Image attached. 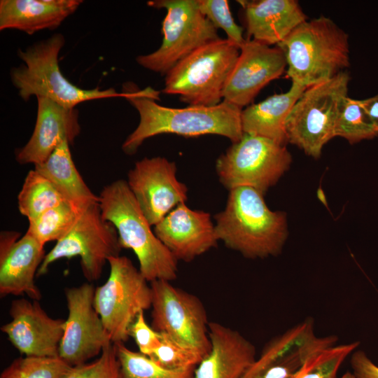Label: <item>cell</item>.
<instances>
[{"mask_svg": "<svg viewBox=\"0 0 378 378\" xmlns=\"http://www.w3.org/2000/svg\"><path fill=\"white\" fill-rule=\"evenodd\" d=\"M337 337H318L306 319L274 337L264 347L243 378H292L318 351L337 343Z\"/></svg>", "mask_w": 378, "mask_h": 378, "instance_id": "14", "label": "cell"}, {"mask_svg": "<svg viewBox=\"0 0 378 378\" xmlns=\"http://www.w3.org/2000/svg\"><path fill=\"white\" fill-rule=\"evenodd\" d=\"M11 320L1 327L11 344L25 356L59 357L65 320L50 317L38 300L12 301Z\"/></svg>", "mask_w": 378, "mask_h": 378, "instance_id": "17", "label": "cell"}, {"mask_svg": "<svg viewBox=\"0 0 378 378\" xmlns=\"http://www.w3.org/2000/svg\"><path fill=\"white\" fill-rule=\"evenodd\" d=\"M121 250L115 226L103 218L99 203H93L83 210L70 231L46 254L36 276L46 274L58 260L78 256L83 274L91 283L100 278L106 262L120 255Z\"/></svg>", "mask_w": 378, "mask_h": 378, "instance_id": "11", "label": "cell"}, {"mask_svg": "<svg viewBox=\"0 0 378 378\" xmlns=\"http://www.w3.org/2000/svg\"><path fill=\"white\" fill-rule=\"evenodd\" d=\"M201 13L217 29H222L227 39L239 48L246 41L243 35V27L238 25L230 12L227 0H197Z\"/></svg>", "mask_w": 378, "mask_h": 378, "instance_id": "33", "label": "cell"}, {"mask_svg": "<svg viewBox=\"0 0 378 378\" xmlns=\"http://www.w3.org/2000/svg\"><path fill=\"white\" fill-rule=\"evenodd\" d=\"M44 246L29 233L0 234V295L26 294L31 300L42 295L34 279L45 257Z\"/></svg>", "mask_w": 378, "mask_h": 378, "instance_id": "18", "label": "cell"}, {"mask_svg": "<svg viewBox=\"0 0 378 378\" xmlns=\"http://www.w3.org/2000/svg\"><path fill=\"white\" fill-rule=\"evenodd\" d=\"M151 327L176 341L200 351L211 350L206 309L196 295L174 286L169 281L150 282Z\"/></svg>", "mask_w": 378, "mask_h": 378, "instance_id": "12", "label": "cell"}, {"mask_svg": "<svg viewBox=\"0 0 378 378\" xmlns=\"http://www.w3.org/2000/svg\"><path fill=\"white\" fill-rule=\"evenodd\" d=\"M114 344L119 363L120 378H195V368L165 369L141 352L128 349L123 343Z\"/></svg>", "mask_w": 378, "mask_h": 378, "instance_id": "28", "label": "cell"}, {"mask_svg": "<svg viewBox=\"0 0 378 378\" xmlns=\"http://www.w3.org/2000/svg\"><path fill=\"white\" fill-rule=\"evenodd\" d=\"M106 281L95 288L94 304L113 344L125 343L140 312L151 307L152 289L130 258L111 257Z\"/></svg>", "mask_w": 378, "mask_h": 378, "instance_id": "8", "label": "cell"}, {"mask_svg": "<svg viewBox=\"0 0 378 378\" xmlns=\"http://www.w3.org/2000/svg\"><path fill=\"white\" fill-rule=\"evenodd\" d=\"M161 342L149 358L168 370L195 368L204 356L197 349L181 344L164 333H160Z\"/></svg>", "mask_w": 378, "mask_h": 378, "instance_id": "32", "label": "cell"}, {"mask_svg": "<svg viewBox=\"0 0 378 378\" xmlns=\"http://www.w3.org/2000/svg\"><path fill=\"white\" fill-rule=\"evenodd\" d=\"M64 378H120L115 344L111 343L105 347L94 361L71 367Z\"/></svg>", "mask_w": 378, "mask_h": 378, "instance_id": "34", "label": "cell"}, {"mask_svg": "<svg viewBox=\"0 0 378 378\" xmlns=\"http://www.w3.org/2000/svg\"><path fill=\"white\" fill-rule=\"evenodd\" d=\"M263 196L251 187L233 188L225 209L214 216L218 240L246 258L276 255L288 237L286 214L270 209Z\"/></svg>", "mask_w": 378, "mask_h": 378, "instance_id": "2", "label": "cell"}, {"mask_svg": "<svg viewBox=\"0 0 378 378\" xmlns=\"http://www.w3.org/2000/svg\"><path fill=\"white\" fill-rule=\"evenodd\" d=\"M94 291L90 282L65 290L68 316L59 357L71 367L86 363L113 343L94 307Z\"/></svg>", "mask_w": 378, "mask_h": 378, "instance_id": "13", "label": "cell"}, {"mask_svg": "<svg viewBox=\"0 0 378 378\" xmlns=\"http://www.w3.org/2000/svg\"><path fill=\"white\" fill-rule=\"evenodd\" d=\"M130 336L136 344L139 352L149 357L160 346V334L146 323L144 312L138 315L130 329Z\"/></svg>", "mask_w": 378, "mask_h": 378, "instance_id": "35", "label": "cell"}, {"mask_svg": "<svg viewBox=\"0 0 378 378\" xmlns=\"http://www.w3.org/2000/svg\"><path fill=\"white\" fill-rule=\"evenodd\" d=\"M239 52L240 48L227 38L204 45L166 74L162 92L178 95L188 106L219 104Z\"/></svg>", "mask_w": 378, "mask_h": 378, "instance_id": "6", "label": "cell"}, {"mask_svg": "<svg viewBox=\"0 0 378 378\" xmlns=\"http://www.w3.org/2000/svg\"><path fill=\"white\" fill-rule=\"evenodd\" d=\"M292 157L286 146L244 133L216 162L220 183L228 190L247 186L265 194L289 169Z\"/></svg>", "mask_w": 378, "mask_h": 378, "instance_id": "10", "label": "cell"}, {"mask_svg": "<svg viewBox=\"0 0 378 378\" xmlns=\"http://www.w3.org/2000/svg\"><path fill=\"white\" fill-rule=\"evenodd\" d=\"M286 66L284 53L279 47L246 38L226 81L223 101L241 108L249 106L265 85L284 73Z\"/></svg>", "mask_w": 378, "mask_h": 378, "instance_id": "16", "label": "cell"}, {"mask_svg": "<svg viewBox=\"0 0 378 378\" xmlns=\"http://www.w3.org/2000/svg\"><path fill=\"white\" fill-rule=\"evenodd\" d=\"M80 0H1L0 30L33 34L55 29L82 4Z\"/></svg>", "mask_w": 378, "mask_h": 378, "instance_id": "23", "label": "cell"}, {"mask_svg": "<svg viewBox=\"0 0 378 378\" xmlns=\"http://www.w3.org/2000/svg\"><path fill=\"white\" fill-rule=\"evenodd\" d=\"M125 99L139 114V122L122 144L127 155H134L145 140L162 134H175L185 137L215 134L229 139L232 143L243 136L242 108L221 102L214 106H188L170 108L160 105V92L148 86L141 90L132 82L122 85Z\"/></svg>", "mask_w": 378, "mask_h": 378, "instance_id": "1", "label": "cell"}, {"mask_svg": "<svg viewBox=\"0 0 378 378\" xmlns=\"http://www.w3.org/2000/svg\"><path fill=\"white\" fill-rule=\"evenodd\" d=\"M349 80L344 71L304 90L286 120L288 143L312 158L321 156L323 146L335 137V124L348 96Z\"/></svg>", "mask_w": 378, "mask_h": 378, "instance_id": "7", "label": "cell"}, {"mask_svg": "<svg viewBox=\"0 0 378 378\" xmlns=\"http://www.w3.org/2000/svg\"><path fill=\"white\" fill-rule=\"evenodd\" d=\"M37 115L33 133L27 143L15 151V160L21 164L46 160L65 139L71 145L80 133L78 111L64 107L43 97L37 98Z\"/></svg>", "mask_w": 378, "mask_h": 378, "instance_id": "20", "label": "cell"}, {"mask_svg": "<svg viewBox=\"0 0 378 378\" xmlns=\"http://www.w3.org/2000/svg\"><path fill=\"white\" fill-rule=\"evenodd\" d=\"M341 378H356V377L353 373L346 372Z\"/></svg>", "mask_w": 378, "mask_h": 378, "instance_id": "38", "label": "cell"}, {"mask_svg": "<svg viewBox=\"0 0 378 378\" xmlns=\"http://www.w3.org/2000/svg\"><path fill=\"white\" fill-rule=\"evenodd\" d=\"M147 4L167 10L161 46L155 51L136 58L148 70L165 76L195 50L220 38L218 29L200 10L197 0H153Z\"/></svg>", "mask_w": 378, "mask_h": 378, "instance_id": "9", "label": "cell"}, {"mask_svg": "<svg viewBox=\"0 0 378 378\" xmlns=\"http://www.w3.org/2000/svg\"><path fill=\"white\" fill-rule=\"evenodd\" d=\"M351 365L356 378H378V365L363 351L356 349L351 354Z\"/></svg>", "mask_w": 378, "mask_h": 378, "instance_id": "36", "label": "cell"}, {"mask_svg": "<svg viewBox=\"0 0 378 378\" xmlns=\"http://www.w3.org/2000/svg\"><path fill=\"white\" fill-rule=\"evenodd\" d=\"M157 237L178 260L191 262L217 246L218 238L209 213L181 203L154 225Z\"/></svg>", "mask_w": 378, "mask_h": 378, "instance_id": "19", "label": "cell"}, {"mask_svg": "<svg viewBox=\"0 0 378 378\" xmlns=\"http://www.w3.org/2000/svg\"><path fill=\"white\" fill-rule=\"evenodd\" d=\"M71 368L59 357H19L2 371L0 378H64Z\"/></svg>", "mask_w": 378, "mask_h": 378, "instance_id": "31", "label": "cell"}, {"mask_svg": "<svg viewBox=\"0 0 378 378\" xmlns=\"http://www.w3.org/2000/svg\"><path fill=\"white\" fill-rule=\"evenodd\" d=\"M306 88L292 83L284 93L274 94L262 102L242 109L244 133L261 136L284 145L288 143L286 124L294 104Z\"/></svg>", "mask_w": 378, "mask_h": 378, "instance_id": "24", "label": "cell"}, {"mask_svg": "<svg viewBox=\"0 0 378 378\" xmlns=\"http://www.w3.org/2000/svg\"><path fill=\"white\" fill-rule=\"evenodd\" d=\"M360 101L372 122L378 130V94Z\"/></svg>", "mask_w": 378, "mask_h": 378, "instance_id": "37", "label": "cell"}, {"mask_svg": "<svg viewBox=\"0 0 378 378\" xmlns=\"http://www.w3.org/2000/svg\"><path fill=\"white\" fill-rule=\"evenodd\" d=\"M211 350L194 371L195 378H243L255 360V347L239 332L209 322Z\"/></svg>", "mask_w": 378, "mask_h": 378, "instance_id": "21", "label": "cell"}, {"mask_svg": "<svg viewBox=\"0 0 378 378\" xmlns=\"http://www.w3.org/2000/svg\"><path fill=\"white\" fill-rule=\"evenodd\" d=\"M70 144L63 141L43 162L34 169L47 178L64 200L78 211L99 202L87 186L72 159Z\"/></svg>", "mask_w": 378, "mask_h": 378, "instance_id": "25", "label": "cell"}, {"mask_svg": "<svg viewBox=\"0 0 378 378\" xmlns=\"http://www.w3.org/2000/svg\"><path fill=\"white\" fill-rule=\"evenodd\" d=\"M378 135L361 101L346 97L337 118L335 136H340L354 144Z\"/></svg>", "mask_w": 378, "mask_h": 378, "instance_id": "29", "label": "cell"}, {"mask_svg": "<svg viewBox=\"0 0 378 378\" xmlns=\"http://www.w3.org/2000/svg\"><path fill=\"white\" fill-rule=\"evenodd\" d=\"M82 211L64 202L29 220L27 232L43 246L47 242H57L70 231Z\"/></svg>", "mask_w": 378, "mask_h": 378, "instance_id": "27", "label": "cell"}, {"mask_svg": "<svg viewBox=\"0 0 378 378\" xmlns=\"http://www.w3.org/2000/svg\"><path fill=\"white\" fill-rule=\"evenodd\" d=\"M246 39L272 46L284 41L307 16L295 0L239 1Z\"/></svg>", "mask_w": 378, "mask_h": 378, "instance_id": "22", "label": "cell"}, {"mask_svg": "<svg viewBox=\"0 0 378 378\" xmlns=\"http://www.w3.org/2000/svg\"><path fill=\"white\" fill-rule=\"evenodd\" d=\"M99 197L103 218L115 226L122 248L134 251L146 279L174 280L178 260L152 230L127 181L120 179L106 185Z\"/></svg>", "mask_w": 378, "mask_h": 378, "instance_id": "3", "label": "cell"}, {"mask_svg": "<svg viewBox=\"0 0 378 378\" xmlns=\"http://www.w3.org/2000/svg\"><path fill=\"white\" fill-rule=\"evenodd\" d=\"M276 46L284 53L287 76L306 88L332 78L350 64L347 33L323 15L305 20Z\"/></svg>", "mask_w": 378, "mask_h": 378, "instance_id": "4", "label": "cell"}, {"mask_svg": "<svg viewBox=\"0 0 378 378\" xmlns=\"http://www.w3.org/2000/svg\"><path fill=\"white\" fill-rule=\"evenodd\" d=\"M64 43V36L55 34L24 50H18V55L23 64L13 68L10 75L12 83L24 101L36 96V98H46L64 107L73 108L86 101L125 98V93L118 92L113 88L85 90L66 79L59 65V52Z\"/></svg>", "mask_w": 378, "mask_h": 378, "instance_id": "5", "label": "cell"}, {"mask_svg": "<svg viewBox=\"0 0 378 378\" xmlns=\"http://www.w3.org/2000/svg\"><path fill=\"white\" fill-rule=\"evenodd\" d=\"M127 183L153 226L188 198V188L177 179L175 163L163 157L137 161L127 174Z\"/></svg>", "mask_w": 378, "mask_h": 378, "instance_id": "15", "label": "cell"}, {"mask_svg": "<svg viewBox=\"0 0 378 378\" xmlns=\"http://www.w3.org/2000/svg\"><path fill=\"white\" fill-rule=\"evenodd\" d=\"M358 344V342L335 344L318 351L292 378H337L340 367Z\"/></svg>", "mask_w": 378, "mask_h": 378, "instance_id": "30", "label": "cell"}, {"mask_svg": "<svg viewBox=\"0 0 378 378\" xmlns=\"http://www.w3.org/2000/svg\"><path fill=\"white\" fill-rule=\"evenodd\" d=\"M66 201L52 183L34 169L26 175L18 195V210L28 220Z\"/></svg>", "mask_w": 378, "mask_h": 378, "instance_id": "26", "label": "cell"}]
</instances>
